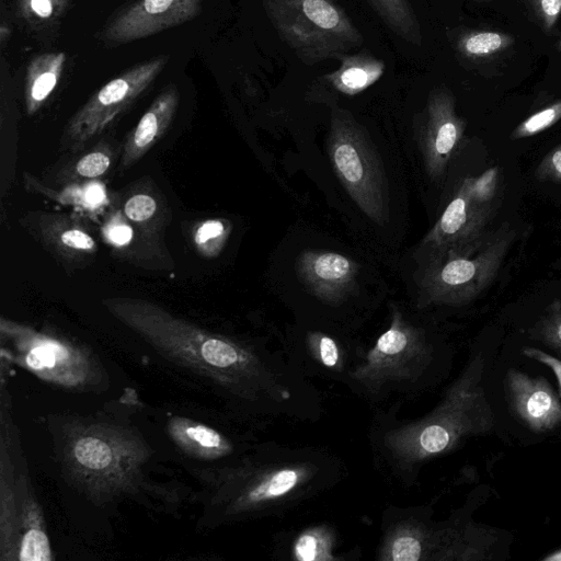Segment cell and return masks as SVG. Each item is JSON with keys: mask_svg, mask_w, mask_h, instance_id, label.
Masks as SVG:
<instances>
[{"mask_svg": "<svg viewBox=\"0 0 561 561\" xmlns=\"http://www.w3.org/2000/svg\"><path fill=\"white\" fill-rule=\"evenodd\" d=\"M102 304L160 354L209 378L255 422H316L322 416L321 392L284 347L206 331L145 299L112 297Z\"/></svg>", "mask_w": 561, "mask_h": 561, "instance_id": "cell-1", "label": "cell"}, {"mask_svg": "<svg viewBox=\"0 0 561 561\" xmlns=\"http://www.w3.org/2000/svg\"><path fill=\"white\" fill-rule=\"evenodd\" d=\"M485 357L470 356L437 404L416 419L398 417L400 404L375 410L368 442L375 468L404 488L417 483L422 468L467 439L491 433L495 415L488 400Z\"/></svg>", "mask_w": 561, "mask_h": 561, "instance_id": "cell-2", "label": "cell"}, {"mask_svg": "<svg viewBox=\"0 0 561 561\" xmlns=\"http://www.w3.org/2000/svg\"><path fill=\"white\" fill-rule=\"evenodd\" d=\"M230 469L219 492L226 519L279 516L335 488L347 474L327 447L257 443Z\"/></svg>", "mask_w": 561, "mask_h": 561, "instance_id": "cell-3", "label": "cell"}, {"mask_svg": "<svg viewBox=\"0 0 561 561\" xmlns=\"http://www.w3.org/2000/svg\"><path fill=\"white\" fill-rule=\"evenodd\" d=\"M445 350L433 331L393 305L390 322L364 347L344 386L375 410L402 404L435 387L445 370Z\"/></svg>", "mask_w": 561, "mask_h": 561, "instance_id": "cell-4", "label": "cell"}, {"mask_svg": "<svg viewBox=\"0 0 561 561\" xmlns=\"http://www.w3.org/2000/svg\"><path fill=\"white\" fill-rule=\"evenodd\" d=\"M263 7L279 38L308 66L340 60L364 42L334 0H263Z\"/></svg>", "mask_w": 561, "mask_h": 561, "instance_id": "cell-5", "label": "cell"}, {"mask_svg": "<svg viewBox=\"0 0 561 561\" xmlns=\"http://www.w3.org/2000/svg\"><path fill=\"white\" fill-rule=\"evenodd\" d=\"M514 237L513 230L503 228L466 252L421 263L417 308L459 307L476 299L496 277Z\"/></svg>", "mask_w": 561, "mask_h": 561, "instance_id": "cell-6", "label": "cell"}, {"mask_svg": "<svg viewBox=\"0 0 561 561\" xmlns=\"http://www.w3.org/2000/svg\"><path fill=\"white\" fill-rule=\"evenodd\" d=\"M328 152L344 188L360 210L378 225L388 221V190L382 164L364 127L333 104Z\"/></svg>", "mask_w": 561, "mask_h": 561, "instance_id": "cell-7", "label": "cell"}, {"mask_svg": "<svg viewBox=\"0 0 561 561\" xmlns=\"http://www.w3.org/2000/svg\"><path fill=\"white\" fill-rule=\"evenodd\" d=\"M65 462L72 477L94 490H111L130 481L147 458L139 442L122 431L92 424L67 440Z\"/></svg>", "mask_w": 561, "mask_h": 561, "instance_id": "cell-8", "label": "cell"}, {"mask_svg": "<svg viewBox=\"0 0 561 561\" xmlns=\"http://www.w3.org/2000/svg\"><path fill=\"white\" fill-rule=\"evenodd\" d=\"M168 59L167 56L149 59L105 83L69 119L65 129L66 144L81 149L101 134L151 85Z\"/></svg>", "mask_w": 561, "mask_h": 561, "instance_id": "cell-9", "label": "cell"}, {"mask_svg": "<svg viewBox=\"0 0 561 561\" xmlns=\"http://www.w3.org/2000/svg\"><path fill=\"white\" fill-rule=\"evenodd\" d=\"M0 328L2 335L13 339L25 365L37 376L62 386L89 382L91 364L71 343L3 318Z\"/></svg>", "mask_w": 561, "mask_h": 561, "instance_id": "cell-10", "label": "cell"}, {"mask_svg": "<svg viewBox=\"0 0 561 561\" xmlns=\"http://www.w3.org/2000/svg\"><path fill=\"white\" fill-rule=\"evenodd\" d=\"M427 505H388L380 522L375 559L378 561H434L438 523Z\"/></svg>", "mask_w": 561, "mask_h": 561, "instance_id": "cell-11", "label": "cell"}, {"mask_svg": "<svg viewBox=\"0 0 561 561\" xmlns=\"http://www.w3.org/2000/svg\"><path fill=\"white\" fill-rule=\"evenodd\" d=\"M491 207L476 204L463 180L433 228L416 249L415 260L424 263L447 254L466 252L485 237Z\"/></svg>", "mask_w": 561, "mask_h": 561, "instance_id": "cell-12", "label": "cell"}, {"mask_svg": "<svg viewBox=\"0 0 561 561\" xmlns=\"http://www.w3.org/2000/svg\"><path fill=\"white\" fill-rule=\"evenodd\" d=\"M289 357L308 378L345 383L364 346L339 332L307 328L284 344Z\"/></svg>", "mask_w": 561, "mask_h": 561, "instance_id": "cell-13", "label": "cell"}, {"mask_svg": "<svg viewBox=\"0 0 561 561\" xmlns=\"http://www.w3.org/2000/svg\"><path fill=\"white\" fill-rule=\"evenodd\" d=\"M465 130L466 121L456 112L451 91L445 87L431 90L420 115L419 140L426 172L432 179L443 175Z\"/></svg>", "mask_w": 561, "mask_h": 561, "instance_id": "cell-14", "label": "cell"}, {"mask_svg": "<svg viewBox=\"0 0 561 561\" xmlns=\"http://www.w3.org/2000/svg\"><path fill=\"white\" fill-rule=\"evenodd\" d=\"M203 1L136 0L106 25L101 36L112 46L152 36L195 19Z\"/></svg>", "mask_w": 561, "mask_h": 561, "instance_id": "cell-15", "label": "cell"}, {"mask_svg": "<svg viewBox=\"0 0 561 561\" xmlns=\"http://www.w3.org/2000/svg\"><path fill=\"white\" fill-rule=\"evenodd\" d=\"M296 271L312 296L337 308L355 293L359 266L336 252L305 250L297 257Z\"/></svg>", "mask_w": 561, "mask_h": 561, "instance_id": "cell-16", "label": "cell"}, {"mask_svg": "<svg viewBox=\"0 0 561 561\" xmlns=\"http://www.w3.org/2000/svg\"><path fill=\"white\" fill-rule=\"evenodd\" d=\"M504 390L516 416L533 432L546 433L561 426V398L543 377L508 369Z\"/></svg>", "mask_w": 561, "mask_h": 561, "instance_id": "cell-17", "label": "cell"}, {"mask_svg": "<svg viewBox=\"0 0 561 561\" xmlns=\"http://www.w3.org/2000/svg\"><path fill=\"white\" fill-rule=\"evenodd\" d=\"M339 61L336 70L316 79L307 99L330 103L337 95H356L376 83L385 72V62L367 49L346 54Z\"/></svg>", "mask_w": 561, "mask_h": 561, "instance_id": "cell-18", "label": "cell"}, {"mask_svg": "<svg viewBox=\"0 0 561 561\" xmlns=\"http://www.w3.org/2000/svg\"><path fill=\"white\" fill-rule=\"evenodd\" d=\"M341 546L337 527L319 522L278 534L274 554L278 559L291 561H348L359 558V551L345 553L340 550Z\"/></svg>", "mask_w": 561, "mask_h": 561, "instance_id": "cell-19", "label": "cell"}, {"mask_svg": "<svg viewBox=\"0 0 561 561\" xmlns=\"http://www.w3.org/2000/svg\"><path fill=\"white\" fill-rule=\"evenodd\" d=\"M497 533L491 527L460 517L438 524L434 561H483L492 558Z\"/></svg>", "mask_w": 561, "mask_h": 561, "instance_id": "cell-20", "label": "cell"}, {"mask_svg": "<svg viewBox=\"0 0 561 561\" xmlns=\"http://www.w3.org/2000/svg\"><path fill=\"white\" fill-rule=\"evenodd\" d=\"M179 105L175 85L164 89L130 131L122 153V167L128 168L142 158L169 127Z\"/></svg>", "mask_w": 561, "mask_h": 561, "instance_id": "cell-21", "label": "cell"}, {"mask_svg": "<svg viewBox=\"0 0 561 561\" xmlns=\"http://www.w3.org/2000/svg\"><path fill=\"white\" fill-rule=\"evenodd\" d=\"M448 38L458 60L476 69L500 61L515 45L512 34L494 28L459 27Z\"/></svg>", "mask_w": 561, "mask_h": 561, "instance_id": "cell-22", "label": "cell"}, {"mask_svg": "<svg viewBox=\"0 0 561 561\" xmlns=\"http://www.w3.org/2000/svg\"><path fill=\"white\" fill-rule=\"evenodd\" d=\"M168 431L174 443L194 457L218 459L231 456L236 449L232 440L221 432L187 419L174 417L169 422Z\"/></svg>", "mask_w": 561, "mask_h": 561, "instance_id": "cell-23", "label": "cell"}, {"mask_svg": "<svg viewBox=\"0 0 561 561\" xmlns=\"http://www.w3.org/2000/svg\"><path fill=\"white\" fill-rule=\"evenodd\" d=\"M62 51L44 53L34 57L26 69L24 99L28 115L35 114L55 90L64 71Z\"/></svg>", "mask_w": 561, "mask_h": 561, "instance_id": "cell-24", "label": "cell"}, {"mask_svg": "<svg viewBox=\"0 0 561 561\" xmlns=\"http://www.w3.org/2000/svg\"><path fill=\"white\" fill-rule=\"evenodd\" d=\"M366 2L391 32L412 45L421 46V24L410 0H366Z\"/></svg>", "mask_w": 561, "mask_h": 561, "instance_id": "cell-25", "label": "cell"}, {"mask_svg": "<svg viewBox=\"0 0 561 561\" xmlns=\"http://www.w3.org/2000/svg\"><path fill=\"white\" fill-rule=\"evenodd\" d=\"M24 533L20 540L19 560L49 561L51 550L44 530L43 520H34L23 526Z\"/></svg>", "mask_w": 561, "mask_h": 561, "instance_id": "cell-26", "label": "cell"}, {"mask_svg": "<svg viewBox=\"0 0 561 561\" xmlns=\"http://www.w3.org/2000/svg\"><path fill=\"white\" fill-rule=\"evenodd\" d=\"M531 334L554 350L561 358V300L554 299L547 306L534 325Z\"/></svg>", "mask_w": 561, "mask_h": 561, "instance_id": "cell-27", "label": "cell"}, {"mask_svg": "<svg viewBox=\"0 0 561 561\" xmlns=\"http://www.w3.org/2000/svg\"><path fill=\"white\" fill-rule=\"evenodd\" d=\"M561 119V99L553 101L520 122L511 133V139L518 140L536 136Z\"/></svg>", "mask_w": 561, "mask_h": 561, "instance_id": "cell-28", "label": "cell"}, {"mask_svg": "<svg viewBox=\"0 0 561 561\" xmlns=\"http://www.w3.org/2000/svg\"><path fill=\"white\" fill-rule=\"evenodd\" d=\"M70 0H18L19 9L31 24H46L59 18Z\"/></svg>", "mask_w": 561, "mask_h": 561, "instance_id": "cell-29", "label": "cell"}, {"mask_svg": "<svg viewBox=\"0 0 561 561\" xmlns=\"http://www.w3.org/2000/svg\"><path fill=\"white\" fill-rule=\"evenodd\" d=\"M499 181V167L489 168L478 176L463 179L470 198L476 204L484 207H491V203L496 195Z\"/></svg>", "mask_w": 561, "mask_h": 561, "instance_id": "cell-30", "label": "cell"}, {"mask_svg": "<svg viewBox=\"0 0 561 561\" xmlns=\"http://www.w3.org/2000/svg\"><path fill=\"white\" fill-rule=\"evenodd\" d=\"M535 23L546 34H552L561 16V0H519Z\"/></svg>", "mask_w": 561, "mask_h": 561, "instance_id": "cell-31", "label": "cell"}, {"mask_svg": "<svg viewBox=\"0 0 561 561\" xmlns=\"http://www.w3.org/2000/svg\"><path fill=\"white\" fill-rule=\"evenodd\" d=\"M228 226L220 219H209L202 222L194 234L195 244L207 255H213L221 248Z\"/></svg>", "mask_w": 561, "mask_h": 561, "instance_id": "cell-32", "label": "cell"}, {"mask_svg": "<svg viewBox=\"0 0 561 561\" xmlns=\"http://www.w3.org/2000/svg\"><path fill=\"white\" fill-rule=\"evenodd\" d=\"M56 240L62 250L73 252L90 253L95 251L96 248L92 236L77 226H69L60 230Z\"/></svg>", "mask_w": 561, "mask_h": 561, "instance_id": "cell-33", "label": "cell"}, {"mask_svg": "<svg viewBox=\"0 0 561 561\" xmlns=\"http://www.w3.org/2000/svg\"><path fill=\"white\" fill-rule=\"evenodd\" d=\"M111 165V156L105 150H93L81 157L75 167L76 173L84 179L104 174Z\"/></svg>", "mask_w": 561, "mask_h": 561, "instance_id": "cell-34", "label": "cell"}, {"mask_svg": "<svg viewBox=\"0 0 561 561\" xmlns=\"http://www.w3.org/2000/svg\"><path fill=\"white\" fill-rule=\"evenodd\" d=\"M157 202L147 194H136L129 197L124 205L125 216L135 222H144L153 217Z\"/></svg>", "mask_w": 561, "mask_h": 561, "instance_id": "cell-35", "label": "cell"}, {"mask_svg": "<svg viewBox=\"0 0 561 561\" xmlns=\"http://www.w3.org/2000/svg\"><path fill=\"white\" fill-rule=\"evenodd\" d=\"M535 174L541 182L561 183V144L547 152L536 168Z\"/></svg>", "mask_w": 561, "mask_h": 561, "instance_id": "cell-36", "label": "cell"}, {"mask_svg": "<svg viewBox=\"0 0 561 561\" xmlns=\"http://www.w3.org/2000/svg\"><path fill=\"white\" fill-rule=\"evenodd\" d=\"M520 352L529 359L547 366L554 374L561 398V358L534 346H524Z\"/></svg>", "mask_w": 561, "mask_h": 561, "instance_id": "cell-37", "label": "cell"}, {"mask_svg": "<svg viewBox=\"0 0 561 561\" xmlns=\"http://www.w3.org/2000/svg\"><path fill=\"white\" fill-rule=\"evenodd\" d=\"M80 199V203L89 208H96L104 204L106 193L100 183H89L83 188H80L79 193H75L73 197Z\"/></svg>", "mask_w": 561, "mask_h": 561, "instance_id": "cell-38", "label": "cell"}, {"mask_svg": "<svg viewBox=\"0 0 561 561\" xmlns=\"http://www.w3.org/2000/svg\"><path fill=\"white\" fill-rule=\"evenodd\" d=\"M105 237L116 247L128 244L134 236L133 228L126 222L114 221L106 226Z\"/></svg>", "mask_w": 561, "mask_h": 561, "instance_id": "cell-39", "label": "cell"}, {"mask_svg": "<svg viewBox=\"0 0 561 561\" xmlns=\"http://www.w3.org/2000/svg\"><path fill=\"white\" fill-rule=\"evenodd\" d=\"M9 36H10V28L8 25L2 23L0 26V42H1L2 46L5 44Z\"/></svg>", "mask_w": 561, "mask_h": 561, "instance_id": "cell-40", "label": "cell"}, {"mask_svg": "<svg viewBox=\"0 0 561 561\" xmlns=\"http://www.w3.org/2000/svg\"><path fill=\"white\" fill-rule=\"evenodd\" d=\"M545 560L560 561L561 560V551H557L556 553L546 557Z\"/></svg>", "mask_w": 561, "mask_h": 561, "instance_id": "cell-41", "label": "cell"}, {"mask_svg": "<svg viewBox=\"0 0 561 561\" xmlns=\"http://www.w3.org/2000/svg\"><path fill=\"white\" fill-rule=\"evenodd\" d=\"M556 47H557V50L561 53V36L559 37V39L557 41L556 43Z\"/></svg>", "mask_w": 561, "mask_h": 561, "instance_id": "cell-42", "label": "cell"}, {"mask_svg": "<svg viewBox=\"0 0 561 561\" xmlns=\"http://www.w3.org/2000/svg\"><path fill=\"white\" fill-rule=\"evenodd\" d=\"M471 1L480 2V3H488V2H490L491 0H471Z\"/></svg>", "mask_w": 561, "mask_h": 561, "instance_id": "cell-43", "label": "cell"}]
</instances>
